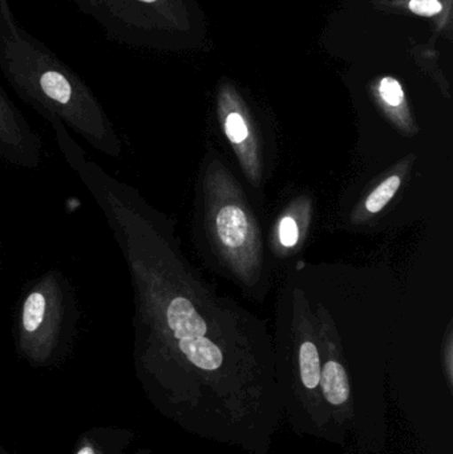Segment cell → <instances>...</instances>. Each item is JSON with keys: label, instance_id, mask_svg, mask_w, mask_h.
I'll list each match as a JSON object with an SVG mask.
<instances>
[{"label": "cell", "instance_id": "6da1fadb", "mask_svg": "<svg viewBox=\"0 0 453 454\" xmlns=\"http://www.w3.org/2000/svg\"><path fill=\"white\" fill-rule=\"evenodd\" d=\"M0 71L16 95L47 121L59 120L105 156H121V138L95 93L16 23L8 0H0Z\"/></svg>", "mask_w": 453, "mask_h": 454}, {"label": "cell", "instance_id": "7a4b0ae2", "mask_svg": "<svg viewBox=\"0 0 453 454\" xmlns=\"http://www.w3.org/2000/svg\"><path fill=\"white\" fill-rule=\"evenodd\" d=\"M76 291L63 271L51 269L24 288L16 309L13 338L32 367L58 364L68 355L79 325Z\"/></svg>", "mask_w": 453, "mask_h": 454}, {"label": "cell", "instance_id": "3957f363", "mask_svg": "<svg viewBox=\"0 0 453 454\" xmlns=\"http://www.w3.org/2000/svg\"><path fill=\"white\" fill-rule=\"evenodd\" d=\"M120 44L149 42L156 26L157 11L162 0H72Z\"/></svg>", "mask_w": 453, "mask_h": 454}, {"label": "cell", "instance_id": "277c9868", "mask_svg": "<svg viewBox=\"0 0 453 454\" xmlns=\"http://www.w3.org/2000/svg\"><path fill=\"white\" fill-rule=\"evenodd\" d=\"M43 149L42 137L0 84V161L20 169H36L43 161Z\"/></svg>", "mask_w": 453, "mask_h": 454}, {"label": "cell", "instance_id": "5b68a950", "mask_svg": "<svg viewBox=\"0 0 453 454\" xmlns=\"http://www.w3.org/2000/svg\"><path fill=\"white\" fill-rule=\"evenodd\" d=\"M132 434L124 428L98 427L80 436L72 454H124Z\"/></svg>", "mask_w": 453, "mask_h": 454}, {"label": "cell", "instance_id": "8992f818", "mask_svg": "<svg viewBox=\"0 0 453 454\" xmlns=\"http://www.w3.org/2000/svg\"><path fill=\"white\" fill-rule=\"evenodd\" d=\"M176 346L191 364L201 370L215 371L223 364V352L205 336L181 339Z\"/></svg>", "mask_w": 453, "mask_h": 454}, {"label": "cell", "instance_id": "52a82bcc", "mask_svg": "<svg viewBox=\"0 0 453 454\" xmlns=\"http://www.w3.org/2000/svg\"><path fill=\"white\" fill-rule=\"evenodd\" d=\"M249 223L241 207L228 205L218 212L217 232L223 245L230 248L241 247L246 240Z\"/></svg>", "mask_w": 453, "mask_h": 454}, {"label": "cell", "instance_id": "ba28073f", "mask_svg": "<svg viewBox=\"0 0 453 454\" xmlns=\"http://www.w3.org/2000/svg\"><path fill=\"white\" fill-rule=\"evenodd\" d=\"M322 388L324 396L332 404L340 405L348 402L350 395L348 387V373L340 363L327 362L321 372Z\"/></svg>", "mask_w": 453, "mask_h": 454}, {"label": "cell", "instance_id": "9c48e42d", "mask_svg": "<svg viewBox=\"0 0 453 454\" xmlns=\"http://www.w3.org/2000/svg\"><path fill=\"white\" fill-rule=\"evenodd\" d=\"M301 378L308 388L313 389L321 381V362L318 349L310 341L302 344L300 351Z\"/></svg>", "mask_w": 453, "mask_h": 454}, {"label": "cell", "instance_id": "30bf717a", "mask_svg": "<svg viewBox=\"0 0 453 454\" xmlns=\"http://www.w3.org/2000/svg\"><path fill=\"white\" fill-rule=\"evenodd\" d=\"M401 177L399 176H391L387 180L383 181L366 201V207L370 213H379L390 200L395 196L398 189L401 188Z\"/></svg>", "mask_w": 453, "mask_h": 454}, {"label": "cell", "instance_id": "8fae6325", "mask_svg": "<svg viewBox=\"0 0 453 454\" xmlns=\"http://www.w3.org/2000/svg\"><path fill=\"white\" fill-rule=\"evenodd\" d=\"M225 132L229 140L234 144H241L246 140L249 132H247L246 124L244 119L238 114H230L226 119Z\"/></svg>", "mask_w": 453, "mask_h": 454}, {"label": "cell", "instance_id": "7c38bea8", "mask_svg": "<svg viewBox=\"0 0 453 454\" xmlns=\"http://www.w3.org/2000/svg\"><path fill=\"white\" fill-rule=\"evenodd\" d=\"M380 95L388 106H398L403 101V90L393 77H386L380 82Z\"/></svg>", "mask_w": 453, "mask_h": 454}, {"label": "cell", "instance_id": "4fadbf2b", "mask_svg": "<svg viewBox=\"0 0 453 454\" xmlns=\"http://www.w3.org/2000/svg\"><path fill=\"white\" fill-rule=\"evenodd\" d=\"M300 231H298L297 223L292 217H286L282 220L281 227H279V238L281 243L286 247H293L298 242Z\"/></svg>", "mask_w": 453, "mask_h": 454}, {"label": "cell", "instance_id": "5bb4252c", "mask_svg": "<svg viewBox=\"0 0 453 454\" xmlns=\"http://www.w3.org/2000/svg\"><path fill=\"white\" fill-rule=\"evenodd\" d=\"M410 8L412 12L420 16H433L441 12V4L439 0H411Z\"/></svg>", "mask_w": 453, "mask_h": 454}, {"label": "cell", "instance_id": "9a60e30c", "mask_svg": "<svg viewBox=\"0 0 453 454\" xmlns=\"http://www.w3.org/2000/svg\"><path fill=\"white\" fill-rule=\"evenodd\" d=\"M2 254H3V240H2V237H0V263H2Z\"/></svg>", "mask_w": 453, "mask_h": 454}, {"label": "cell", "instance_id": "2e32d148", "mask_svg": "<svg viewBox=\"0 0 453 454\" xmlns=\"http://www.w3.org/2000/svg\"><path fill=\"white\" fill-rule=\"evenodd\" d=\"M0 454H10L7 452V450H4V448L0 445Z\"/></svg>", "mask_w": 453, "mask_h": 454}, {"label": "cell", "instance_id": "e0dca14e", "mask_svg": "<svg viewBox=\"0 0 453 454\" xmlns=\"http://www.w3.org/2000/svg\"><path fill=\"white\" fill-rule=\"evenodd\" d=\"M133 454H144V453H141V452H137V453H133Z\"/></svg>", "mask_w": 453, "mask_h": 454}]
</instances>
